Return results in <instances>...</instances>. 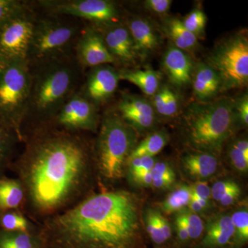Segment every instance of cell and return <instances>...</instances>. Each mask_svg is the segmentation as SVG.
I'll return each instance as SVG.
<instances>
[{
    "label": "cell",
    "instance_id": "obj_1",
    "mask_svg": "<svg viewBox=\"0 0 248 248\" xmlns=\"http://www.w3.org/2000/svg\"><path fill=\"white\" fill-rule=\"evenodd\" d=\"M38 239L42 248H146L138 200L125 191L91 196L54 217Z\"/></svg>",
    "mask_w": 248,
    "mask_h": 248
},
{
    "label": "cell",
    "instance_id": "obj_2",
    "mask_svg": "<svg viewBox=\"0 0 248 248\" xmlns=\"http://www.w3.org/2000/svg\"><path fill=\"white\" fill-rule=\"evenodd\" d=\"M87 168V153L78 139L61 134L37 140L22 166L32 205L41 213L58 210L79 190Z\"/></svg>",
    "mask_w": 248,
    "mask_h": 248
},
{
    "label": "cell",
    "instance_id": "obj_3",
    "mask_svg": "<svg viewBox=\"0 0 248 248\" xmlns=\"http://www.w3.org/2000/svg\"><path fill=\"white\" fill-rule=\"evenodd\" d=\"M234 109L228 98L191 107L186 116L188 143L200 152L219 153L232 132Z\"/></svg>",
    "mask_w": 248,
    "mask_h": 248
},
{
    "label": "cell",
    "instance_id": "obj_4",
    "mask_svg": "<svg viewBox=\"0 0 248 248\" xmlns=\"http://www.w3.org/2000/svg\"><path fill=\"white\" fill-rule=\"evenodd\" d=\"M31 71V87L28 112L47 117L59 112L72 96L76 86V68L62 58L38 63Z\"/></svg>",
    "mask_w": 248,
    "mask_h": 248
},
{
    "label": "cell",
    "instance_id": "obj_5",
    "mask_svg": "<svg viewBox=\"0 0 248 248\" xmlns=\"http://www.w3.org/2000/svg\"><path fill=\"white\" fill-rule=\"evenodd\" d=\"M31 78L27 60H0V127L18 139L27 115Z\"/></svg>",
    "mask_w": 248,
    "mask_h": 248
},
{
    "label": "cell",
    "instance_id": "obj_6",
    "mask_svg": "<svg viewBox=\"0 0 248 248\" xmlns=\"http://www.w3.org/2000/svg\"><path fill=\"white\" fill-rule=\"evenodd\" d=\"M135 133L117 114L103 120L97 143L98 165L103 176L116 180L123 176L129 155L134 149Z\"/></svg>",
    "mask_w": 248,
    "mask_h": 248
},
{
    "label": "cell",
    "instance_id": "obj_7",
    "mask_svg": "<svg viewBox=\"0 0 248 248\" xmlns=\"http://www.w3.org/2000/svg\"><path fill=\"white\" fill-rule=\"evenodd\" d=\"M78 35V27L56 18L35 20L27 60L41 62L62 58Z\"/></svg>",
    "mask_w": 248,
    "mask_h": 248
},
{
    "label": "cell",
    "instance_id": "obj_8",
    "mask_svg": "<svg viewBox=\"0 0 248 248\" xmlns=\"http://www.w3.org/2000/svg\"><path fill=\"white\" fill-rule=\"evenodd\" d=\"M216 72L221 89L242 88L248 81V40L244 34L234 36L216 49L208 59Z\"/></svg>",
    "mask_w": 248,
    "mask_h": 248
},
{
    "label": "cell",
    "instance_id": "obj_9",
    "mask_svg": "<svg viewBox=\"0 0 248 248\" xmlns=\"http://www.w3.org/2000/svg\"><path fill=\"white\" fill-rule=\"evenodd\" d=\"M35 22L24 8L0 25V60H27Z\"/></svg>",
    "mask_w": 248,
    "mask_h": 248
},
{
    "label": "cell",
    "instance_id": "obj_10",
    "mask_svg": "<svg viewBox=\"0 0 248 248\" xmlns=\"http://www.w3.org/2000/svg\"><path fill=\"white\" fill-rule=\"evenodd\" d=\"M44 4L55 14L82 18L101 24H112L118 17L115 4L107 0L45 1Z\"/></svg>",
    "mask_w": 248,
    "mask_h": 248
},
{
    "label": "cell",
    "instance_id": "obj_11",
    "mask_svg": "<svg viewBox=\"0 0 248 248\" xmlns=\"http://www.w3.org/2000/svg\"><path fill=\"white\" fill-rule=\"evenodd\" d=\"M59 123L69 129L94 130L97 117L94 105L80 94L72 95L58 112Z\"/></svg>",
    "mask_w": 248,
    "mask_h": 248
},
{
    "label": "cell",
    "instance_id": "obj_12",
    "mask_svg": "<svg viewBox=\"0 0 248 248\" xmlns=\"http://www.w3.org/2000/svg\"><path fill=\"white\" fill-rule=\"evenodd\" d=\"M76 51L78 60L84 66L94 68L115 62L108 50L102 34L93 29H86L79 37Z\"/></svg>",
    "mask_w": 248,
    "mask_h": 248
},
{
    "label": "cell",
    "instance_id": "obj_13",
    "mask_svg": "<svg viewBox=\"0 0 248 248\" xmlns=\"http://www.w3.org/2000/svg\"><path fill=\"white\" fill-rule=\"evenodd\" d=\"M234 228L228 215L209 219L202 238L191 248H234Z\"/></svg>",
    "mask_w": 248,
    "mask_h": 248
},
{
    "label": "cell",
    "instance_id": "obj_14",
    "mask_svg": "<svg viewBox=\"0 0 248 248\" xmlns=\"http://www.w3.org/2000/svg\"><path fill=\"white\" fill-rule=\"evenodd\" d=\"M120 80L119 73L110 67H94L88 78L86 97L91 102L107 100L115 93Z\"/></svg>",
    "mask_w": 248,
    "mask_h": 248
},
{
    "label": "cell",
    "instance_id": "obj_15",
    "mask_svg": "<svg viewBox=\"0 0 248 248\" xmlns=\"http://www.w3.org/2000/svg\"><path fill=\"white\" fill-rule=\"evenodd\" d=\"M119 107L122 118L134 128L145 130L151 128L154 124V108L144 98L124 96Z\"/></svg>",
    "mask_w": 248,
    "mask_h": 248
},
{
    "label": "cell",
    "instance_id": "obj_16",
    "mask_svg": "<svg viewBox=\"0 0 248 248\" xmlns=\"http://www.w3.org/2000/svg\"><path fill=\"white\" fill-rule=\"evenodd\" d=\"M103 36L108 50L116 60L123 63H132L138 58L135 43L128 28L114 26L109 28Z\"/></svg>",
    "mask_w": 248,
    "mask_h": 248
},
{
    "label": "cell",
    "instance_id": "obj_17",
    "mask_svg": "<svg viewBox=\"0 0 248 248\" xmlns=\"http://www.w3.org/2000/svg\"><path fill=\"white\" fill-rule=\"evenodd\" d=\"M163 66L173 84L181 87L192 81L193 64L189 55L184 50L175 46L170 47L165 53Z\"/></svg>",
    "mask_w": 248,
    "mask_h": 248
},
{
    "label": "cell",
    "instance_id": "obj_18",
    "mask_svg": "<svg viewBox=\"0 0 248 248\" xmlns=\"http://www.w3.org/2000/svg\"><path fill=\"white\" fill-rule=\"evenodd\" d=\"M128 29L133 37L138 57L146 58L157 48L159 38L148 21L135 18L129 23Z\"/></svg>",
    "mask_w": 248,
    "mask_h": 248
},
{
    "label": "cell",
    "instance_id": "obj_19",
    "mask_svg": "<svg viewBox=\"0 0 248 248\" xmlns=\"http://www.w3.org/2000/svg\"><path fill=\"white\" fill-rule=\"evenodd\" d=\"M182 165L187 175L202 181L214 175L218 169V161L215 155L200 152L186 155Z\"/></svg>",
    "mask_w": 248,
    "mask_h": 248
},
{
    "label": "cell",
    "instance_id": "obj_20",
    "mask_svg": "<svg viewBox=\"0 0 248 248\" xmlns=\"http://www.w3.org/2000/svg\"><path fill=\"white\" fill-rule=\"evenodd\" d=\"M194 93L200 100L215 95L221 89V82L216 72L208 64H200L192 73Z\"/></svg>",
    "mask_w": 248,
    "mask_h": 248
},
{
    "label": "cell",
    "instance_id": "obj_21",
    "mask_svg": "<svg viewBox=\"0 0 248 248\" xmlns=\"http://www.w3.org/2000/svg\"><path fill=\"white\" fill-rule=\"evenodd\" d=\"M120 80L135 84L147 95L153 96L159 89L161 74L153 70L124 71L119 73Z\"/></svg>",
    "mask_w": 248,
    "mask_h": 248
},
{
    "label": "cell",
    "instance_id": "obj_22",
    "mask_svg": "<svg viewBox=\"0 0 248 248\" xmlns=\"http://www.w3.org/2000/svg\"><path fill=\"white\" fill-rule=\"evenodd\" d=\"M168 37L172 41L175 47L184 50H190L197 45V37L187 30L182 21L172 18L166 23L165 27Z\"/></svg>",
    "mask_w": 248,
    "mask_h": 248
},
{
    "label": "cell",
    "instance_id": "obj_23",
    "mask_svg": "<svg viewBox=\"0 0 248 248\" xmlns=\"http://www.w3.org/2000/svg\"><path fill=\"white\" fill-rule=\"evenodd\" d=\"M22 184L17 181L0 179V210L17 208L24 199Z\"/></svg>",
    "mask_w": 248,
    "mask_h": 248
},
{
    "label": "cell",
    "instance_id": "obj_24",
    "mask_svg": "<svg viewBox=\"0 0 248 248\" xmlns=\"http://www.w3.org/2000/svg\"><path fill=\"white\" fill-rule=\"evenodd\" d=\"M167 142L168 138L164 133L158 132L151 134L134 148L128 160L143 156H154L162 151Z\"/></svg>",
    "mask_w": 248,
    "mask_h": 248
},
{
    "label": "cell",
    "instance_id": "obj_25",
    "mask_svg": "<svg viewBox=\"0 0 248 248\" xmlns=\"http://www.w3.org/2000/svg\"><path fill=\"white\" fill-rule=\"evenodd\" d=\"M0 248H42L37 236L29 232L4 231L0 233Z\"/></svg>",
    "mask_w": 248,
    "mask_h": 248
},
{
    "label": "cell",
    "instance_id": "obj_26",
    "mask_svg": "<svg viewBox=\"0 0 248 248\" xmlns=\"http://www.w3.org/2000/svg\"><path fill=\"white\" fill-rule=\"evenodd\" d=\"M192 197L190 186L181 185L176 187L161 203V208L164 213L171 214L184 210L187 206Z\"/></svg>",
    "mask_w": 248,
    "mask_h": 248
},
{
    "label": "cell",
    "instance_id": "obj_27",
    "mask_svg": "<svg viewBox=\"0 0 248 248\" xmlns=\"http://www.w3.org/2000/svg\"><path fill=\"white\" fill-rule=\"evenodd\" d=\"M176 218L185 226L190 235L191 248L202 238L203 234L204 226L202 218L197 213L190 210H182Z\"/></svg>",
    "mask_w": 248,
    "mask_h": 248
},
{
    "label": "cell",
    "instance_id": "obj_28",
    "mask_svg": "<svg viewBox=\"0 0 248 248\" xmlns=\"http://www.w3.org/2000/svg\"><path fill=\"white\" fill-rule=\"evenodd\" d=\"M231 217L234 228V248H244L248 241V209L237 210Z\"/></svg>",
    "mask_w": 248,
    "mask_h": 248
},
{
    "label": "cell",
    "instance_id": "obj_29",
    "mask_svg": "<svg viewBox=\"0 0 248 248\" xmlns=\"http://www.w3.org/2000/svg\"><path fill=\"white\" fill-rule=\"evenodd\" d=\"M229 159L232 167L238 172H247L248 170V142L246 139L235 141L230 148Z\"/></svg>",
    "mask_w": 248,
    "mask_h": 248
},
{
    "label": "cell",
    "instance_id": "obj_30",
    "mask_svg": "<svg viewBox=\"0 0 248 248\" xmlns=\"http://www.w3.org/2000/svg\"><path fill=\"white\" fill-rule=\"evenodd\" d=\"M157 211L154 210H148L145 215V223H146V230L147 234L155 248L159 247H172L168 244L167 241L165 239L164 235L160 228L158 222Z\"/></svg>",
    "mask_w": 248,
    "mask_h": 248
},
{
    "label": "cell",
    "instance_id": "obj_31",
    "mask_svg": "<svg viewBox=\"0 0 248 248\" xmlns=\"http://www.w3.org/2000/svg\"><path fill=\"white\" fill-rule=\"evenodd\" d=\"M0 225L5 231L29 232V222L22 215L10 212L0 217Z\"/></svg>",
    "mask_w": 248,
    "mask_h": 248
},
{
    "label": "cell",
    "instance_id": "obj_32",
    "mask_svg": "<svg viewBox=\"0 0 248 248\" xmlns=\"http://www.w3.org/2000/svg\"><path fill=\"white\" fill-rule=\"evenodd\" d=\"M206 22L207 17L203 11L196 9L187 15L182 23L187 30L197 37L203 32Z\"/></svg>",
    "mask_w": 248,
    "mask_h": 248
},
{
    "label": "cell",
    "instance_id": "obj_33",
    "mask_svg": "<svg viewBox=\"0 0 248 248\" xmlns=\"http://www.w3.org/2000/svg\"><path fill=\"white\" fill-rule=\"evenodd\" d=\"M155 163L154 156H143L128 160L126 165L132 177L140 173L151 172Z\"/></svg>",
    "mask_w": 248,
    "mask_h": 248
},
{
    "label": "cell",
    "instance_id": "obj_34",
    "mask_svg": "<svg viewBox=\"0 0 248 248\" xmlns=\"http://www.w3.org/2000/svg\"><path fill=\"white\" fill-rule=\"evenodd\" d=\"M24 8V5L19 1L0 0V25Z\"/></svg>",
    "mask_w": 248,
    "mask_h": 248
},
{
    "label": "cell",
    "instance_id": "obj_35",
    "mask_svg": "<svg viewBox=\"0 0 248 248\" xmlns=\"http://www.w3.org/2000/svg\"><path fill=\"white\" fill-rule=\"evenodd\" d=\"M239 186L236 182L231 180L221 181L215 183L211 188V197L218 202L223 196Z\"/></svg>",
    "mask_w": 248,
    "mask_h": 248
},
{
    "label": "cell",
    "instance_id": "obj_36",
    "mask_svg": "<svg viewBox=\"0 0 248 248\" xmlns=\"http://www.w3.org/2000/svg\"><path fill=\"white\" fill-rule=\"evenodd\" d=\"M14 133L0 127V168L9 155Z\"/></svg>",
    "mask_w": 248,
    "mask_h": 248
},
{
    "label": "cell",
    "instance_id": "obj_37",
    "mask_svg": "<svg viewBox=\"0 0 248 248\" xmlns=\"http://www.w3.org/2000/svg\"><path fill=\"white\" fill-rule=\"evenodd\" d=\"M153 179L156 178H170L175 179V173L172 168L164 161H157L155 163L151 171Z\"/></svg>",
    "mask_w": 248,
    "mask_h": 248
},
{
    "label": "cell",
    "instance_id": "obj_38",
    "mask_svg": "<svg viewBox=\"0 0 248 248\" xmlns=\"http://www.w3.org/2000/svg\"><path fill=\"white\" fill-rule=\"evenodd\" d=\"M190 188L192 197L208 201L211 198V188L207 182L198 181L190 186Z\"/></svg>",
    "mask_w": 248,
    "mask_h": 248
},
{
    "label": "cell",
    "instance_id": "obj_39",
    "mask_svg": "<svg viewBox=\"0 0 248 248\" xmlns=\"http://www.w3.org/2000/svg\"><path fill=\"white\" fill-rule=\"evenodd\" d=\"M172 1L171 0H148L145 2L147 9L156 14H165L169 11Z\"/></svg>",
    "mask_w": 248,
    "mask_h": 248
},
{
    "label": "cell",
    "instance_id": "obj_40",
    "mask_svg": "<svg viewBox=\"0 0 248 248\" xmlns=\"http://www.w3.org/2000/svg\"><path fill=\"white\" fill-rule=\"evenodd\" d=\"M177 110L178 99L177 95L171 90H170L161 115L166 116V117H172L177 113Z\"/></svg>",
    "mask_w": 248,
    "mask_h": 248
},
{
    "label": "cell",
    "instance_id": "obj_41",
    "mask_svg": "<svg viewBox=\"0 0 248 248\" xmlns=\"http://www.w3.org/2000/svg\"><path fill=\"white\" fill-rule=\"evenodd\" d=\"M156 217H157L158 222H159L160 228H161V232H162V234L164 235L165 239L167 241L168 244H169L170 246H174V245L171 244L170 242V241H171V239H172V228H171L169 221H168L164 217H163V215H161V214L158 213V212L157 215H156Z\"/></svg>",
    "mask_w": 248,
    "mask_h": 248
},
{
    "label": "cell",
    "instance_id": "obj_42",
    "mask_svg": "<svg viewBox=\"0 0 248 248\" xmlns=\"http://www.w3.org/2000/svg\"><path fill=\"white\" fill-rule=\"evenodd\" d=\"M187 206L189 207V210L193 213H200L209 208L210 201L192 197Z\"/></svg>",
    "mask_w": 248,
    "mask_h": 248
},
{
    "label": "cell",
    "instance_id": "obj_43",
    "mask_svg": "<svg viewBox=\"0 0 248 248\" xmlns=\"http://www.w3.org/2000/svg\"><path fill=\"white\" fill-rule=\"evenodd\" d=\"M235 108L237 110V113L239 114V118L241 122L247 125L248 124V96H244L242 99L240 100L236 105H235Z\"/></svg>",
    "mask_w": 248,
    "mask_h": 248
},
{
    "label": "cell",
    "instance_id": "obj_44",
    "mask_svg": "<svg viewBox=\"0 0 248 248\" xmlns=\"http://www.w3.org/2000/svg\"><path fill=\"white\" fill-rule=\"evenodd\" d=\"M241 194V187L239 186V187L227 193L226 195L223 196L221 200L218 202L223 206H230V205H232L236 201L239 200Z\"/></svg>",
    "mask_w": 248,
    "mask_h": 248
},
{
    "label": "cell",
    "instance_id": "obj_45",
    "mask_svg": "<svg viewBox=\"0 0 248 248\" xmlns=\"http://www.w3.org/2000/svg\"><path fill=\"white\" fill-rule=\"evenodd\" d=\"M134 182L138 183L141 186H152L153 178L151 172H141L140 174L132 176Z\"/></svg>",
    "mask_w": 248,
    "mask_h": 248
},
{
    "label": "cell",
    "instance_id": "obj_46",
    "mask_svg": "<svg viewBox=\"0 0 248 248\" xmlns=\"http://www.w3.org/2000/svg\"><path fill=\"white\" fill-rule=\"evenodd\" d=\"M175 179H170V178H156V179H153L152 186L156 189L168 188L172 185Z\"/></svg>",
    "mask_w": 248,
    "mask_h": 248
},
{
    "label": "cell",
    "instance_id": "obj_47",
    "mask_svg": "<svg viewBox=\"0 0 248 248\" xmlns=\"http://www.w3.org/2000/svg\"><path fill=\"white\" fill-rule=\"evenodd\" d=\"M178 248L177 246H172V247H159V248Z\"/></svg>",
    "mask_w": 248,
    "mask_h": 248
}]
</instances>
